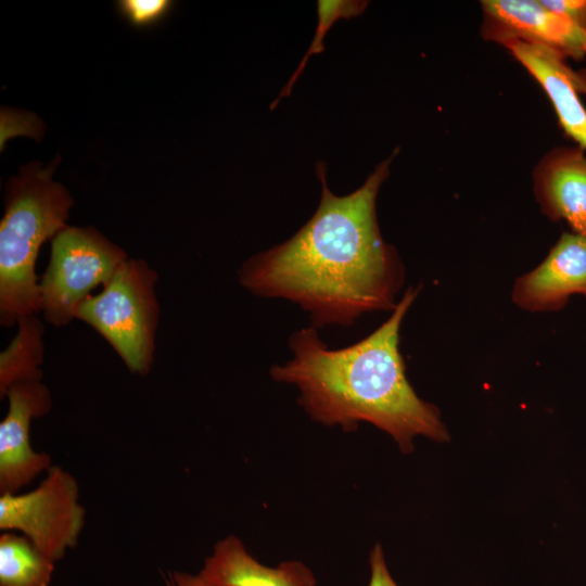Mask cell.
Instances as JSON below:
<instances>
[{"label":"cell","mask_w":586,"mask_h":586,"mask_svg":"<svg viewBox=\"0 0 586 586\" xmlns=\"http://www.w3.org/2000/svg\"><path fill=\"white\" fill-rule=\"evenodd\" d=\"M370 578L368 586H398L393 578L384 557L383 549L375 545L369 556Z\"/></svg>","instance_id":"cell-17"},{"label":"cell","mask_w":586,"mask_h":586,"mask_svg":"<svg viewBox=\"0 0 586 586\" xmlns=\"http://www.w3.org/2000/svg\"><path fill=\"white\" fill-rule=\"evenodd\" d=\"M128 258L92 227L63 228L51 240L50 259L39 281L44 319L54 327L67 326L91 291L104 285Z\"/></svg>","instance_id":"cell-5"},{"label":"cell","mask_w":586,"mask_h":586,"mask_svg":"<svg viewBox=\"0 0 586 586\" xmlns=\"http://www.w3.org/2000/svg\"><path fill=\"white\" fill-rule=\"evenodd\" d=\"M391 160L347 195L330 191L326 166L318 163L317 209L290 239L245 259L239 283L256 296L296 304L316 329L347 328L367 314L392 311L405 266L382 238L375 209Z\"/></svg>","instance_id":"cell-1"},{"label":"cell","mask_w":586,"mask_h":586,"mask_svg":"<svg viewBox=\"0 0 586 586\" xmlns=\"http://www.w3.org/2000/svg\"><path fill=\"white\" fill-rule=\"evenodd\" d=\"M174 5L168 0H120L119 13L136 27H149L163 20Z\"/></svg>","instance_id":"cell-16"},{"label":"cell","mask_w":586,"mask_h":586,"mask_svg":"<svg viewBox=\"0 0 586 586\" xmlns=\"http://www.w3.org/2000/svg\"><path fill=\"white\" fill-rule=\"evenodd\" d=\"M367 5L368 1L360 0H319L317 2L318 24L314 39L297 68L292 74L278 98L270 105L271 110L277 106L278 102L283 97H288L291 93L294 84L303 73L309 58L314 54H319L324 50L323 39L333 24L339 20H351L361 15Z\"/></svg>","instance_id":"cell-15"},{"label":"cell","mask_w":586,"mask_h":586,"mask_svg":"<svg viewBox=\"0 0 586 586\" xmlns=\"http://www.w3.org/2000/svg\"><path fill=\"white\" fill-rule=\"evenodd\" d=\"M58 161L42 168L24 166L7 186L0 222V323L12 327L22 317L41 311L36 260L42 244L63 228L74 201L52 179Z\"/></svg>","instance_id":"cell-3"},{"label":"cell","mask_w":586,"mask_h":586,"mask_svg":"<svg viewBox=\"0 0 586 586\" xmlns=\"http://www.w3.org/2000/svg\"><path fill=\"white\" fill-rule=\"evenodd\" d=\"M574 294L586 296V237L564 232L536 268L515 280L511 300L527 311H556Z\"/></svg>","instance_id":"cell-9"},{"label":"cell","mask_w":586,"mask_h":586,"mask_svg":"<svg viewBox=\"0 0 586 586\" xmlns=\"http://www.w3.org/2000/svg\"><path fill=\"white\" fill-rule=\"evenodd\" d=\"M55 561L24 535L0 536V586H50Z\"/></svg>","instance_id":"cell-14"},{"label":"cell","mask_w":586,"mask_h":586,"mask_svg":"<svg viewBox=\"0 0 586 586\" xmlns=\"http://www.w3.org/2000/svg\"><path fill=\"white\" fill-rule=\"evenodd\" d=\"M17 332L0 354V397L20 382L42 381L44 326L36 315L17 320Z\"/></svg>","instance_id":"cell-13"},{"label":"cell","mask_w":586,"mask_h":586,"mask_svg":"<svg viewBox=\"0 0 586 586\" xmlns=\"http://www.w3.org/2000/svg\"><path fill=\"white\" fill-rule=\"evenodd\" d=\"M420 290L409 286L388 319L345 347L330 348L311 326L296 330L288 341L292 357L271 366V379L297 388V403L311 420L346 432L373 424L405 454L417 436L449 441L437 407L410 385L399 351L402 322Z\"/></svg>","instance_id":"cell-2"},{"label":"cell","mask_w":586,"mask_h":586,"mask_svg":"<svg viewBox=\"0 0 586 586\" xmlns=\"http://www.w3.org/2000/svg\"><path fill=\"white\" fill-rule=\"evenodd\" d=\"M535 193L547 217L564 220L572 232L586 237V154L582 148L549 153L536 170Z\"/></svg>","instance_id":"cell-10"},{"label":"cell","mask_w":586,"mask_h":586,"mask_svg":"<svg viewBox=\"0 0 586 586\" xmlns=\"http://www.w3.org/2000/svg\"><path fill=\"white\" fill-rule=\"evenodd\" d=\"M482 7L485 34L494 40L540 43L564 58L581 59L586 54V36L581 26L548 10L540 1L486 0Z\"/></svg>","instance_id":"cell-8"},{"label":"cell","mask_w":586,"mask_h":586,"mask_svg":"<svg viewBox=\"0 0 586 586\" xmlns=\"http://www.w3.org/2000/svg\"><path fill=\"white\" fill-rule=\"evenodd\" d=\"M502 44L543 87L565 133L586 150V109L573 86L572 69L564 56L540 43L515 39Z\"/></svg>","instance_id":"cell-12"},{"label":"cell","mask_w":586,"mask_h":586,"mask_svg":"<svg viewBox=\"0 0 586 586\" xmlns=\"http://www.w3.org/2000/svg\"><path fill=\"white\" fill-rule=\"evenodd\" d=\"M579 26L584 30L585 36H586V7H585V10H584L583 15H582Z\"/></svg>","instance_id":"cell-21"},{"label":"cell","mask_w":586,"mask_h":586,"mask_svg":"<svg viewBox=\"0 0 586 586\" xmlns=\"http://www.w3.org/2000/svg\"><path fill=\"white\" fill-rule=\"evenodd\" d=\"M542 4L548 10L565 16L579 25L586 0H542Z\"/></svg>","instance_id":"cell-18"},{"label":"cell","mask_w":586,"mask_h":586,"mask_svg":"<svg viewBox=\"0 0 586 586\" xmlns=\"http://www.w3.org/2000/svg\"><path fill=\"white\" fill-rule=\"evenodd\" d=\"M4 397L9 408L0 422V495L17 494L52 467L50 455L36 451L30 444L31 421L52 407L48 386L42 381L20 382Z\"/></svg>","instance_id":"cell-7"},{"label":"cell","mask_w":586,"mask_h":586,"mask_svg":"<svg viewBox=\"0 0 586 586\" xmlns=\"http://www.w3.org/2000/svg\"><path fill=\"white\" fill-rule=\"evenodd\" d=\"M168 586H215L203 578L199 573L171 572L168 574Z\"/></svg>","instance_id":"cell-19"},{"label":"cell","mask_w":586,"mask_h":586,"mask_svg":"<svg viewBox=\"0 0 586 586\" xmlns=\"http://www.w3.org/2000/svg\"><path fill=\"white\" fill-rule=\"evenodd\" d=\"M85 514L76 479L59 466L27 493L0 495V530L20 531L55 562L76 547Z\"/></svg>","instance_id":"cell-6"},{"label":"cell","mask_w":586,"mask_h":586,"mask_svg":"<svg viewBox=\"0 0 586 586\" xmlns=\"http://www.w3.org/2000/svg\"><path fill=\"white\" fill-rule=\"evenodd\" d=\"M199 574L215 586H316L305 563L290 560L267 566L256 560L243 542L228 535L218 540Z\"/></svg>","instance_id":"cell-11"},{"label":"cell","mask_w":586,"mask_h":586,"mask_svg":"<svg viewBox=\"0 0 586 586\" xmlns=\"http://www.w3.org/2000/svg\"><path fill=\"white\" fill-rule=\"evenodd\" d=\"M571 79L576 91L586 95V68L579 71L572 69Z\"/></svg>","instance_id":"cell-20"},{"label":"cell","mask_w":586,"mask_h":586,"mask_svg":"<svg viewBox=\"0 0 586 586\" xmlns=\"http://www.w3.org/2000/svg\"><path fill=\"white\" fill-rule=\"evenodd\" d=\"M156 281V271L145 260L128 258L76 315L106 340L131 373L140 375L149 373L154 361Z\"/></svg>","instance_id":"cell-4"}]
</instances>
